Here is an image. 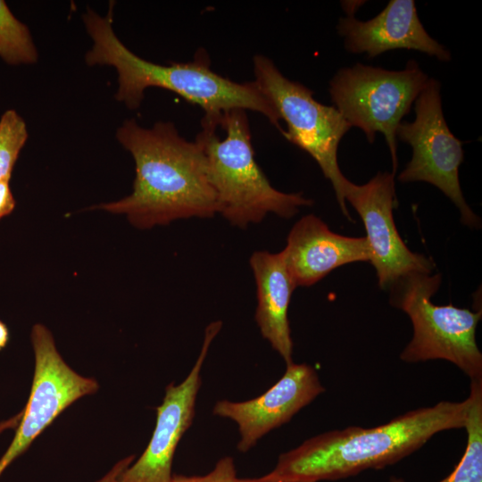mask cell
Returning a JSON list of instances; mask_svg holds the SVG:
<instances>
[{
	"mask_svg": "<svg viewBox=\"0 0 482 482\" xmlns=\"http://www.w3.org/2000/svg\"><path fill=\"white\" fill-rule=\"evenodd\" d=\"M15 204L16 202L10 187V179L0 181V220L12 213Z\"/></svg>",
	"mask_w": 482,
	"mask_h": 482,
	"instance_id": "20",
	"label": "cell"
},
{
	"mask_svg": "<svg viewBox=\"0 0 482 482\" xmlns=\"http://www.w3.org/2000/svg\"><path fill=\"white\" fill-rule=\"evenodd\" d=\"M337 30L352 54L372 58L389 50L408 49L451 61L450 52L424 29L413 0H391L377 16L365 21L347 14L339 19Z\"/></svg>",
	"mask_w": 482,
	"mask_h": 482,
	"instance_id": "13",
	"label": "cell"
},
{
	"mask_svg": "<svg viewBox=\"0 0 482 482\" xmlns=\"http://www.w3.org/2000/svg\"><path fill=\"white\" fill-rule=\"evenodd\" d=\"M216 114L204 115L195 141L205 155L219 213L231 225L245 228L268 213L289 219L300 207L312 204L302 193H284L271 186L255 161L245 110L218 114L224 137L217 133Z\"/></svg>",
	"mask_w": 482,
	"mask_h": 482,
	"instance_id": "4",
	"label": "cell"
},
{
	"mask_svg": "<svg viewBox=\"0 0 482 482\" xmlns=\"http://www.w3.org/2000/svg\"><path fill=\"white\" fill-rule=\"evenodd\" d=\"M470 399L441 401L372 428L350 426L314 436L280 454L271 474L319 482L338 480L395 464L436 434L464 428Z\"/></svg>",
	"mask_w": 482,
	"mask_h": 482,
	"instance_id": "2",
	"label": "cell"
},
{
	"mask_svg": "<svg viewBox=\"0 0 482 482\" xmlns=\"http://www.w3.org/2000/svg\"><path fill=\"white\" fill-rule=\"evenodd\" d=\"M414 104V120L403 121L396 129V139L409 144L412 149L411 159L398 180L432 184L456 205L464 225L479 227V219L467 204L461 189L459 167L464 157L462 142L453 136L445 121L440 83L429 78Z\"/></svg>",
	"mask_w": 482,
	"mask_h": 482,
	"instance_id": "8",
	"label": "cell"
},
{
	"mask_svg": "<svg viewBox=\"0 0 482 482\" xmlns=\"http://www.w3.org/2000/svg\"><path fill=\"white\" fill-rule=\"evenodd\" d=\"M30 339L35 357L31 388L15 436L0 459V476L65 409L99 388L95 378L67 364L46 326L35 324Z\"/></svg>",
	"mask_w": 482,
	"mask_h": 482,
	"instance_id": "9",
	"label": "cell"
},
{
	"mask_svg": "<svg viewBox=\"0 0 482 482\" xmlns=\"http://www.w3.org/2000/svg\"><path fill=\"white\" fill-rule=\"evenodd\" d=\"M0 58L10 65L32 64L38 54L28 27L0 0Z\"/></svg>",
	"mask_w": 482,
	"mask_h": 482,
	"instance_id": "17",
	"label": "cell"
},
{
	"mask_svg": "<svg viewBox=\"0 0 482 482\" xmlns=\"http://www.w3.org/2000/svg\"><path fill=\"white\" fill-rule=\"evenodd\" d=\"M237 482H311L305 480L290 479L275 476L270 472L261 477L253 478H237Z\"/></svg>",
	"mask_w": 482,
	"mask_h": 482,
	"instance_id": "22",
	"label": "cell"
},
{
	"mask_svg": "<svg viewBox=\"0 0 482 482\" xmlns=\"http://www.w3.org/2000/svg\"><path fill=\"white\" fill-rule=\"evenodd\" d=\"M237 478L234 459L230 456H224L206 475H173L171 482H237Z\"/></svg>",
	"mask_w": 482,
	"mask_h": 482,
	"instance_id": "19",
	"label": "cell"
},
{
	"mask_svg": "<svg viewBox=\"0 0 482 482\" xmlns=\"http://www.w3.org/2000/svg\"><path fill=\"white\" fill-rule=\"evenodd\" d=\"M222 327L220 320L205 328L200 353L186 378L169 384L162 403L156 408V422L151 439L139 458L119 477L117 482H171L172 462L178 445L192 425L201 370L213 339Z\"/></svg>",
	"mask_w": 482,
	"mask_h": 482,
	"instance_id": "11",
	"label": "cell"
},
{
	"mask_svg": "<svg viewBox=\"0 0 482 482\" xmlns=\"http://www.w3.org/2000/svg\"><path fill=\"white\" fill-rule=\"evenodd\" d=\"M316 370L307 363L287 365L283 376L261 395L242 402L219 400L212 414L233 420L238 428L237 450L245 453L267 433L288 422L324 393Z\"/></svg>",
	"mask_w": 482,
	"mask_h": 482,
	"instance_id": "12",
	"label": "cell"
},
{
	"mask_svg": "<svg viewBox=\"0 0 482 482\" xmlns=\"http://www.w3.org/2000/svg\"><path fill=\"white\" fill-rule=\"evenodd\" d=\"M441 279L440 274L413 272L390 287V303L410 317L413 328L400 359L407 363L445 360L470 380L482 378V353L476 341L482 312L433 303Z\"/></svg>",
	"mask_w": 482,
	"mask_h": 482,
	"instance_id": "5",
	"label": "cell"
},
{
	"mask_svg": "<svg viewBox=\"0 0 482 482\" xmlns=\"http://www.w3.org/2000/svg\"><path fill=\"white\" fill-rule=\"evenodd\" d=\"M253 71L255 83L287 124L282 135L315 160L330 180L343 214L352 220L344 197L348 179L337 162L339 143L352 127L333 105L315 100L312 90L286 78L268 57L256 54Z\"/></svg>",
	"mask_w": 482,
	"mask_h": 482,
	"instance_id": "7",
	"label": "cell"
},
{
	"mask_svg": "<svg viewBox=\"0 0 482 482\" xmlns=\"http://www.w3.org/2000/svg\"><path fill=\"white\" fill-rule=\"evenodd\" d=\"M19 417L20 415L17 414L16 416L12 417V419L6 420V421H4V422H1L0 423V432H2L3 430L6 429V428H9L10 427H15L18 425V422H19Z\"/></svg>",
	"mask_w": 482,
	"mask_h": 482,
	"instance_id": "24",
	"label": "cell"
},
{
	"mask_svg": "<svg viewBox=\"0 0 482 482\" xmlns=\"http://www.w3.org/2000/svg\"><path fill=\"white\" fill-rule=\"evenodd\" d=\"M281 253L295 287L314 285L342 265L370 262L365 237L335 233L313 214L303 216L293 226Z\"/></svg>",
	"mask_w": 482,
	"mask_h": 482,
	"instance_id": "14",
	"label": "cell"
},
{
	"mask_svg": "<svg viewBox=\"0 0 482 482\" xmlns=\"http://www.w3.org/2000/svg\"><path fill=\"white\" fill-rule=\"evenodd\" d=\"M116 137L135 162L132 193L90 210L123 214L141 229L219 213L204 151L195 141L182 137L173 123L161 121L145 129L129 119L119 127Z\"/></svg>",
	"mask_w": 482,
	"mask_h": 482,
	"instance_id": "1",
	"label": "cell"
},
{
	"mask_svg": "<svg viewBox=\"0 0 482 482\" xmlns=\"http://www.w3.org/2000/svg\"><path fill=\"white\" fill-rule=\"evenodd\" d=\"M134 455L121 459L104 477L96 482H117L120 474L134 461Z\"/></svg>",
	"mask_w": 482,
	"mask_h": 482,
	"instance_id": "21",
	"label": "cell"
},
{
	"mask_svg": "<svg viewBox=\"0 0 482 482\" xmlns=\"http://www.w3.org/2000/svg\"><path fill=\"white\" fill-rule=\"evenodd\" d=\"M249 263L256 283L255 321L262 337L287 365L293 362L294 348L287 312L296 287L281 252H254Z\"/></svg>",
	"mask_w": 482,
	"mask_h": 482,
	"instance_id": "15",
	"label": "cell"
},
{
	"mask_svg": "<svg viewBox=\"0 0 482 482\" xmlns=\"http://www.w3.org/2000/svg\"><path fill=\"white\" fill-rule=\"evenodd\" d=\"M10 333L8 327L4 322L0 320V351L3 350L8 344Z\"/></svg>",
	"mask_w": 482,
	"mask_h": 482,
	"instance_id": "23",
	"label": "cell"
},
{
	"mask_svg": "<svg viewBox=\"0 0 482 482\" xmlns=\"http://www.w3.org/2000/svg\"><path fill=\"white\" fill-rule=\"evenodd\" d=\"M394 178L393 173L378 172L363 185L347 180L344 187L345 200L364 224L370 262L383 289L410 273H431L435 267L429 258L411 252L399 235L393 216L397 206Z\"/></svg>",
	"mask_w": 482,
	"mask_h": 482,
	"instance_id": "10",
	"label": "cell"
},
{
	"mask_svg": "<svg viewBox=\"0 0 482 482\" xmlns=\"http://www.w3.org/2000/svg\"><path fill=\"white\" fill-rule=\"evenodd\" d=\"M428 79L417 62L410 60L401 71L356 63L340 69L329 82L333 106L351 127L359 128L370 143L378 132L383 134L395 175L396 129Z\"/></svg>",
	"mask_w": 482,
	"mask_h": 482,
	"instance_id": "6",
	"label": "cell"
},
{
	"mask_svg": "<svg viewBox=\"0 0 482 482\" xmlns=\"http://www.w3.org/2000/svg\"><path fill=\"white\" fill-rule=\"evenodd\" d=\"M28 139L27 125L14 110L0 118V181L11 179L19 154Z\"/></svg>",
	"mask_w": 482,
	"mask_h": 482,
	"instance_id": "18",
	"label": "cell"
},
{
	"mask_svg": "<svg viewBox=\"0 0 482 482\" xmlns=\"http://www.w3.org/2000/svg\"><path fill=\"white\" fill-rule=\"evenodd\" d=\"M469 397L466 449L451 474L439 482H482V378L470 380ZM387 482L405 481L392 476Z\"/></svg>",
	"mask_w": 482,
	"mask_h": 482,
	"instance_id": "16",
	"label": "cell"
},
{
	"mask_svg": "<svg viewBox=\"0 0 482 482\" xmlns=\"http://www.w3.org/2000/svg\"><path fill=\"white\" fill-rule=\"evenodd\" d=\"M82 19L93 41L86 62L90 66L110 65L116 70L115 98L129 109H137L145 90L155 87L199 105L204 114L231 109L257 112L283 133L278 112L255 81L238 83L214 72L204 51L197 53L192 62L157 64L137 56L119 39L112 28V9L104 17L89 8Z\"/></svg>",
	"mask_w": 482,
	"mask_h": 482,
	"instance_id": "3",
	"label": "cell"
}]
</instances>
